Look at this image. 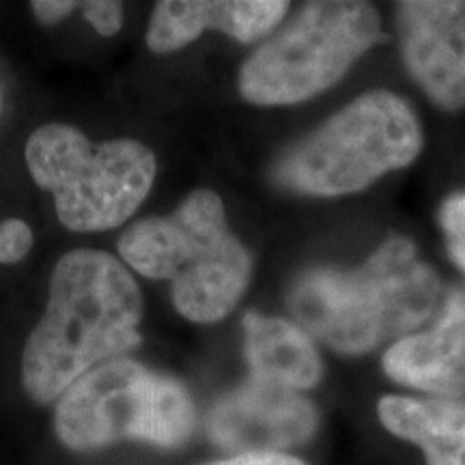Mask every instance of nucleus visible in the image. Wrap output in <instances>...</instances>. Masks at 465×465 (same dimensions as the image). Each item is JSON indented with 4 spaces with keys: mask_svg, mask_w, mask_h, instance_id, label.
Returning <instances> with one entry per match:
<instances>
[{
    "mask_svg": "<svg viewBox=\"0 0 465 465\" xmlns=\"http://www.w3.org/2000/svg\"><path fill=\"white\" fill-rule=\"evenodd\" d=\"M31 9L39 22H44V25H56L63 17L72 14L75 9V3H67V0H35Z\"/></svg>",
    "mask_w": 465,
    "mask_h": 465,
    "instance_id": "obj_18",
    "label": "nucleus"
},
{
    "mask_svg": "<svg viewBox=\"0 0 465 465\" xmlns=\"http://www.w3.org/2000/svg\"><path fill=\"white\" fill-rule=\"evenodd\" d=\"M381 364L401 386L435 399L465 397V287L446 298L431 330L399 339L383 353Z\"/></svg>",
    "mask_w": 465,
    "mask_h": 465,
    "instance_id": "obj_10",
    "label": "nucleus"
},
{
    "mask_svg": "<svg viewBox=\"0 0 465 465\" xmlns=\"http://www.w3.org/2000/svg\"><path fill=\"white\" fill-rule=\"evenodd\" d=\"M282 0H162L151 15L147 45L166 54L194 42L207 28H218L240 42H257L287 14Z\"/></svg>",
    "mask_w": 465,
    "mask_h": 465,
    "instance_id": "obj_11",
    "label": "nucleus"
},
{
    "mask_svg": "<svg viewBox=\"0 0 465 465\" xmlns=\"http://www.w3.org/2000/svg\"><path fill=\"white\" fill-rule=\"evenodd\" d=\"M207 465H306L302 459L291 457L287 452H246V455H235L223 461H213Z\"/></svg>",
    "mask_w": 465,
    "mask_h": 465,
    "instance_id": "obj_17",
    "label": "nucleus"
},
{
    "mask_svg": "<svg viewBox=\"0 0 465 465\" xmlns=\"http://www.w3.org/2000/svg\"><path fill=\"white\" fill-rule=\"evenodd\" d=\"M317 424L315 405L300 392L250 380L213 405L207 431L220 449L246 455L306 444Z\"/></svg>",
    "mask_w": 465,
    "mask_h": 465,
    "instance_id": "obj_8",
    "label": "nucleus"
},
{
    "mask_svg": "<svg viewBox=\"0 0 465 465\" xmlns=\"http://www.w3.org/2000/svg\"><path fill=\"white\" fill-rule=\"evenodd\" d=\"M35 183L52 192L69 231L93 232L124 224L153 185L155 155L136 141L93 144L72 125L39 127L26 143Z\"/></svg>",
    "mask_w": 465,
    "mask_h": 465,
    "instance_id": "obj_6",
    "label": "nucleus"
},
{
    "mask_svg": "<svg viewBox=\"0 0 465 465\" xmlns=\"http://www.w3.org/2000/svg\"><path fill=\"white\" fill-rule=\"evenodd\" d=\"M422 149L414 110L388 91L360 95L287 151L274 168L278 185L300 194L342 196L411 164Z\"/></svg>",
    "mask_w": 465,
    "mask_h": 465,
    "instance_id": "obj_4",
    "label": "nucleus"
},
{
    "mask_svg": "<svg viewBox=\"0 0 465 465\" xmlns=\"http://www.w3.org/2000/svg\"><path fill=\"white\" fill-rule=\"evenodd\" d=\"M243 334L250 380L291 392L308 391L322 380V358L300 325L248 312L243 317Z\"/></svg>",
    "mask_w": 465,
    "mask_h": 465,
    "instance_id": "obj_12",
    "label": "nucleus"
},
{
    "mask_svg": "<svg viewBox=\"0 0 465 465\" xmlns=\"http://www.w3.org/2000/svg\"><path fill=\"white\" fill-rule=\"evenodd\" d=\"M377 416L392 435L416 444L427 465H465V401L386 394Z\"/></svg>",
    "mask_w": 465,
    "mask_h": 465,
    "instance_id": "obj_13",
    "label": "nucleus"
},
{
    "mask_svg": "<svg viewBox=\"0 0 465 465\" xmlns=\"http://www.w3.org/2000/svg\"><path fill=\"white\" fill-rule=\"evenodd\" d=\"M380 39L373 5L311 3L243 63L240 93L259 106L298 104L332 86Z\"/></svg>",
    "mask_w": 465,
    "mask_h": 465,
    "instance_id": "obj_7",
    "label": "nucleus"
},
{
    "mask_svg": "<svg viewBox=\"0 0 465 465\" xmlns=\"http://www.w3.org/2000/svg\"><path fill=\"white\" fill-rule=\"evenodd\" d=\"M119 254L138 274L173 281L174 308L196 323L224 319L250 282L252 261L212 190H196L171 216L132 224Z\"/></svg>",
    "mask_w": 465,
    "mask_h": 465,
    "instance_id": "obj_3",
    "label": "nucleus"
},
{
    "mask_svg": "<svg viewBox=\"0 0 465 465\" xmlns=\"http://www.w3.org/2000/svg\"><path fill=\"white\" fill-rule=\"evenodd\" d=\"M143 295L124 263L97 250L58 261L48 306L28 336L22 383L37 403H54L89 371L141 345Z\"/></svg>",
    "mask_w": 465,
    "mask_h": 465,
    "instance_id": "obj_1",
    "label": "nucleus"
},
{
    "mask_svg": "<svg viewBox=\"0 0 465 465\" xmlns=\"http://www.w3.org/2000/svg\"><path fill=\"white\" fill-rule=\"evenodd\" d=\"M83 11L91 26L106 37L119 33L121 25H124V5L114 3V0H93V3L84 5Z\"/></svg>",
    "mask_w": 465,
    "mask_h": 465,
    "instance_id": "obj_16",
    "label": "nucleus"
},
{
    "mask_svg": "<svg viewBox=\"0 0 465 465\" xmlns=\"http://www.w3.org/2000/svg\"><path fill=\"white\" fill-rule=\"evenodd\" d=\"M33 246V231L22 220H5L0 224V263L14 265L26 257Z\"/></svg>",
    "mask_w": 465,
    "mask_h": 465,
    "instance_id": "obj_15",
    "label": "nucleus"
},
{
    "mask_svg": "<svg viewBox=\"0 0 465 465\" xmlns=\"http://www.w3.org/2000/svg\"><path fill=\"white\" fill-rule=\"evenodd\" d=\"M444 284L407 237L394 235L356 270L315 267L295 278L289 311L304 332L347 356L405 339L431 319Z\"/></svg>",
    "mask_w": 465,
    "mask_h": 465,
    "instance_id": "obj_2",
    "label": "nucleus"
},
{
    "mask_svg": "<svg viewBox=\"0 0 465 465\" xmlns=\"http://www.w3.org/2000/svg\"><path fill=\"white\" fill-rule=\"evenodd\" d=\"M440 224L450 259L465 272V194H455L444 201L440 209Z\"/></svg>",
    "mask_w": 465,
    "mask_h": 465,
    "instance_id": "obj_14",
    "label": "nucleus"
},
{
    "mask_svg": "<svg viewBox=\"0 0 465 465\" xmlns=\"http://www.w3.org/2000/svg\"><path fill=\"white\" fill-rule=\"evenodd\" d=\"M196 410L183 383L116 358L80 377L58 399L54 431L75 452L102 450L119 441L177 449L190 440Z\"/></svg>",
    "mask_w": 465,
    "mask_h": 465,
    "instance_id": "obj_5",
    "label": "nucleus"
},
{
    "mask_svg": "<svg viewBox=\"0 0 465 465\" xmlns=\"http://www.w3.org/2000/svg\"><path fill=\"white\" fill-rule=\"evenodd\" d=\"M405 65L444 110L465 106V3H401Z\"/></svg>",
    "mask_w": 465,
    "mask_h": 465,
    "instance_id": "obj_9",
    "label": "nucleus"
}]
</instances>
